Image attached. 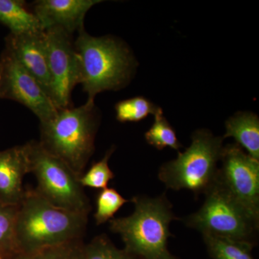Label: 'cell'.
Masks as SVG:
<instances>
[{
  "label": "cell",
  "mask_w": 259,
  "mask_h": 259,
  "mask_svg": "<svg viewBox=\"0 0 259 259\" xmlns=\"http://www.w3.org/2000/svg\"><path fill=\"white\" fill-rule=\"evenodd\" d=\"M154 116V122L145 134V139L148 144L160 151L166 148L179 151L182 145L177 139L175 129L163 116L162 109H160Z\"/></svg>",
  "instance_id": "e0dca14e"
},
{
  "label": "cell",
  "mask_w": 259,
  "mask_h": 259,
  "mask_svg": "<svg viewBox=\"0 0 259 259\" xmlns=\"http://www.w3.org/2000/svg\"><path fill=\"white\" fill-rule=\"evenodd\" d=\"M77 33L74 46L79 61V84L88 101H95L102 92L125 88L136 66L125 44L110 35L93 36L84 28Z\"/></svg>",
  "instance_id": "277c9868"
},
{
  "label": "cell",
  "mask_w": 259,
  "mask_h": 259,
  "mask_svg": "<svg viewBox=\"0 0 259 259\" xmlns=\"http://www.w3.org/2000/svg\"><path fill=\"white\" fill-rule=\"evenodd\" d=\"M44 32L51 78V100L58 109L72 107L71 95L80 79L79 57L73 35L58 27Z\"/></svg>",
  "instance_id": "9c48e42d"
},
{
  "label": "cell",
  "mask_w": 259,
  "mask_h": 259,
  "mask_svg": "<svg viewBox=\"0 0 259 259\" xmlns=\"http://www.w3.org/2000/svg\"><path fill=\"white\" fill-rule=\"evenodd\" d=\"M100 112L95 101L59 109L50 120L40 122V145L81 177L95 152Z\"/></svg>",
  "instance_id": "3957f363"
},
{
  "label": "cell",
  "mask_w": 259,
  "mask_h": 259,
  "mask_svg": "<svg viewBox=\"0 0 259 259\" xmlns=\"http://www.w3.org/2000/svg\"><path fill=\"white\" fill-rule=\"evenodd\" d=\"M129 202L131 200L124 198L115 189L107 187L100 190L97 195L96 211L94 214L97 226L113 219L119 209Z\"/></svg>",
  "instance_id": "44dd1931"
},
{
  "label": "cell",
  "mask_w": 259,
  "mask_h": 259,
  "mask_svg": "<svg viewBox=\"0 0 259 259\" xmlns=\"http://www.w3.org/2000/svg\"><path fill=\"white\" fill-rule=\"evenodd\" d=\"M223 141L208 130L194 131L190 147L160 167L158 180L167 189L189 190L196 197L204 195L215 183Z\"/></svg>",
  "instance_id": "5b68a950"
},
{
  "label": "cell",
  "mask_w": 259,
  "mask_h": 259,
  "mask_svg": "<svg viewBox=\"0 0 259 259\" xmlns=\"http://www.w3.org/2000/svg\"><path fill=\"white\" fill-rule=\"evenodd\" d=\"M30 172L28 144L0 151V201L19 205L25 195L23 179Z\"/></svg>",
  "instance_id": "4fadbf2b"
},
{
  "label": "cell",
  "mask_w": 259,
  "mask_h": 259,
  "mask_svg": "<svg viewBox=\"0 0 259 259\" xmlns=\"http://www.w3.org/2000/svg\"><path fill=\"white\" fill-rule=\"evenodd\" d=\"M115 146H112L100 161L94 163L88 171L83 172L79 177V182L84 187L96 190L107 188L109 182L115 178V174L109 166V160L115 151Z\"/></svg>",
  "instance_id": "7402d4cb"
},
{
  "label": "cell",
  "mask_w": 259,
  "mask_h": 259,
  "mask_svg": "<svg viewBox=\"0 0 259 259\" xmlns=\"http://www.w3.org/2000/svg\"><path fill=\"white\" fill-rule=\"evenodd\" d=\"M116 119L120 122H139L161 109L144 97H136L117 102Z\"/></svg>",
  "instance_id": "ffe728a7"
},
{
  "label": "cell",
  "mask_w": 259,
  "mask_h": 259,
  "mask_svg": "<svg viewBox=\"0 0 259 259\" xmlns=\"http://www.w3.org/2000/svg\"><path fill=\"white\" fill-rule=\"evenodd\" d=\"M5 49L37 80L51 98V78L44 30L20 35L10 33L5 37Z\"/></svg>",
  "instance_id": "8fae6325"
},
{
  "label": "cell",
  "mask_w": 259,
  "mask_h": 259,
  "mask_svg": "<svg viewBox=\"0 0 259 259\" xmlns=\"http://www.w3.org/2000/svg\"><path fill=\"white\" fill-rule=\"evenodd\" d=\"M30 172L37 181L35 190L56 207L89 214L92 206L79 177L64 161L48 152L39 141L27 143Z\"/></svg>",
  "instance_id": "52a82bcc"
},
{
  "label": "cell",
  "mask_w": 259,
  "mask_h": 259,
  "mask_svg": "<svg viewBox=\"0 0 259 259\" xmlns=\"http://www.w3.org/2000/svg\"><path fill=\"white\" fill-rule=\"evenodd\" d=\"M0 74H1V68H0Z\"/></svg>",
  "instance_id": "d4e9b609"
},
{
  "label": "cell",
  "mask_w": 259,
  "mask_h": 259,
  "mask_svg": "<svg viewBox=\"0 0 259 259\" xmlns=\"http://www.w3.org/2000/svg\"><path fill=\"white\" fill-rule=\"evenodd\" d=\"M84 259H139L127 250L117 248L105 234L95 236L84 245Z\"/></svg>",
  "instance_id": "603a6c76"
},
{
  "label": "cell",
  "mask_w": 259,
  "mask_h": 259,
  "mask_svg": "<svg viewBox=\"0 0 259 259\" xmlns=\"http://www.w3.org/2000/svg\"><path fill=\"white\" fill-rule=\"evenodd\" d=\"M89 214L56 207L37 193L25 189L15 223L17 253H30L83 239Z\"/></svg>",
  "instance_id": "6da1fadb"
},
{
  "label": "cell",
  "mask_w": 259,
  "mask_h": 259,
  "mask_svg": "<svg viewBox=\"0 0 259 259\" xmlns=\"http://www.w3.org/2000/svg\"><path fill=\"white\" fill-rule=\"evenodd\" d=\"M204 197V203L197 212L180 218V221L188 228L200 232L202 236L245 242L256 246L258 220L216 181Z\"/></svg>",
  "instance_id": "8992f818"
},
{
  "label": "cell",
  "mask_w": 259,
  "mask_h": 259,
  "mask_svg": "<svg viewBox=\"0 0 259 259\" xmlns=\"http://www.w3.org/2000/svg\"><path fill=\"white\" fill-rule=\"evenodd\" d=\"M233 138L252 158L259 161V118L250 112H237L226 122L223 139Z\"/></svg>",
  "instance_id": "5bb4252c"
},
{
  "label": "cell",
  "mask_w": 259,
  "mask_h": 259,
  "mask_svg": "<svg viewBox=\"0 0 259 259\" xmlns=\"http://www.w3.org/2000/svg\"><path fill=\"white\" fill-rule=\"evenodd\" d=\"M84 245L83 239L76 240L30 253L18 252L7 259H84Z\"/></svg>",
  "instance_id": "ac0fdd59"
},
{
  "label": "cell",
  "mask_w": 259,
  "mask_h": 259,
  "mask_svg": "<svg viewBox=\"0 0 259 259\" xmlns=\"http://www.w3.org/2000/svg\"><path fill=\"white\" fill-rule=\"evenodd\" d=\"M0 99L19 102L35 114L40 122L56 115L59 109L40 83L5 48L0 56Z\"/></svg>",
  "instance_id": "30bf717a"
},
{
  "label": "cell",
  "mask_w": 259,
  "mask_h": 259,
  "mask_svg": "<svg viewBox=\"0 0 259 259\" xmlns=\"http://www.w3.org/2000/svg\"><path fill=\"white\" fill-rule=\"evenodd\" d=\"M0 23L13 35L44 31L36 15L20 0H0Z\"/></svg>",
  "instance_id": "9a60e30c"
},
{
  "label": "cell",
  "mask_w": 259,
  "mask_h": 259,
  "mask_svg": "<svg viewBox=\"0 0 259 259\" xmlns=\"http://www.w3.org/2000/svg\"><path fill=\"white\" fill-rule=\"evenodd\" d=\"M216 182L259 221V161L237 144L223 146Z\"/></svg>",
  "instance_id": "ba28073f"
},
{
  "label": "cell",
  "mask_w": 259,
  "mask_h": 259,
  "mask_svg": "<svg viewBox=\"0 0 259 259\" xmlns=\"http://www.w3.org/2000/svg\"><path fill=\"white\" fill-rule=\"evenodd\" d=\"M100 0H38L32 10L42 30L58 27L73 35L83 28L85 15Z\"/></svg>",
  "instance_id": "7c38bea8"
},
{
  "label": "cell",
  "mask_w": 259,
  "mask_h": 259,
  "mask_svg": "<svg viewBox=\"0 0 259 259\" xmlns=\"http://www.w3.org/2000/svg\"><path fill=\"white\" fill-rule=\"evenodd\" d=\"M131 202L134 204L131 215L109 221L110 231L122 238L124 249L139 259H180L168 249V239L174 237L170 224L180 218L166 193L154 198L136 195Z\"/></svg>",
  "instance_id": "7a4b0ae2"
},
{
  "label": "cell",
  "mask_w": 259,
  "mask_h": 259,
  "mask_svg": "<svg viewBox=\"0 0 259 259\" xmlns=\"http://www.w3.org/2000/svg\"><path fill=\"white\" fill-rule=\"evenodd\" d=\"M18 210V205L0 201V255L6 259L17 253L15 223Z\"/></svg>",
  "instance_id": "d6986e66"
},
{
  "label": "cell",
  "mask_w": 259,
  "mask_h": 259,
  "mask_svg": "<svg viewBox=\"0 0 259 259\" xmlns=\"http://www.w3.org/2000/svg\"><path fill=\"white\" fill-rule=\"evenodd\" d=\"M206 248L212 259H255L252 255L254 245L226 238L202 236Z\"/></svg>",
  "instance_id": "2e32d148"
},
{
  "label": "cell",
  "mask_w": 259,
  "mask_h": 259,
  "mask_svg": "<svg viewBox=\"0 0 259 259\" xmlns=\"http://www.w3.org/2000/svg\"><path fill=\"white\" fill-rule=\"evenodd\" d=\"M0 259H6V258H5L4 256H3V255H0Z\"/></svg>",
  "instance_id": "cb8c5ba5"
}]
</instances>
